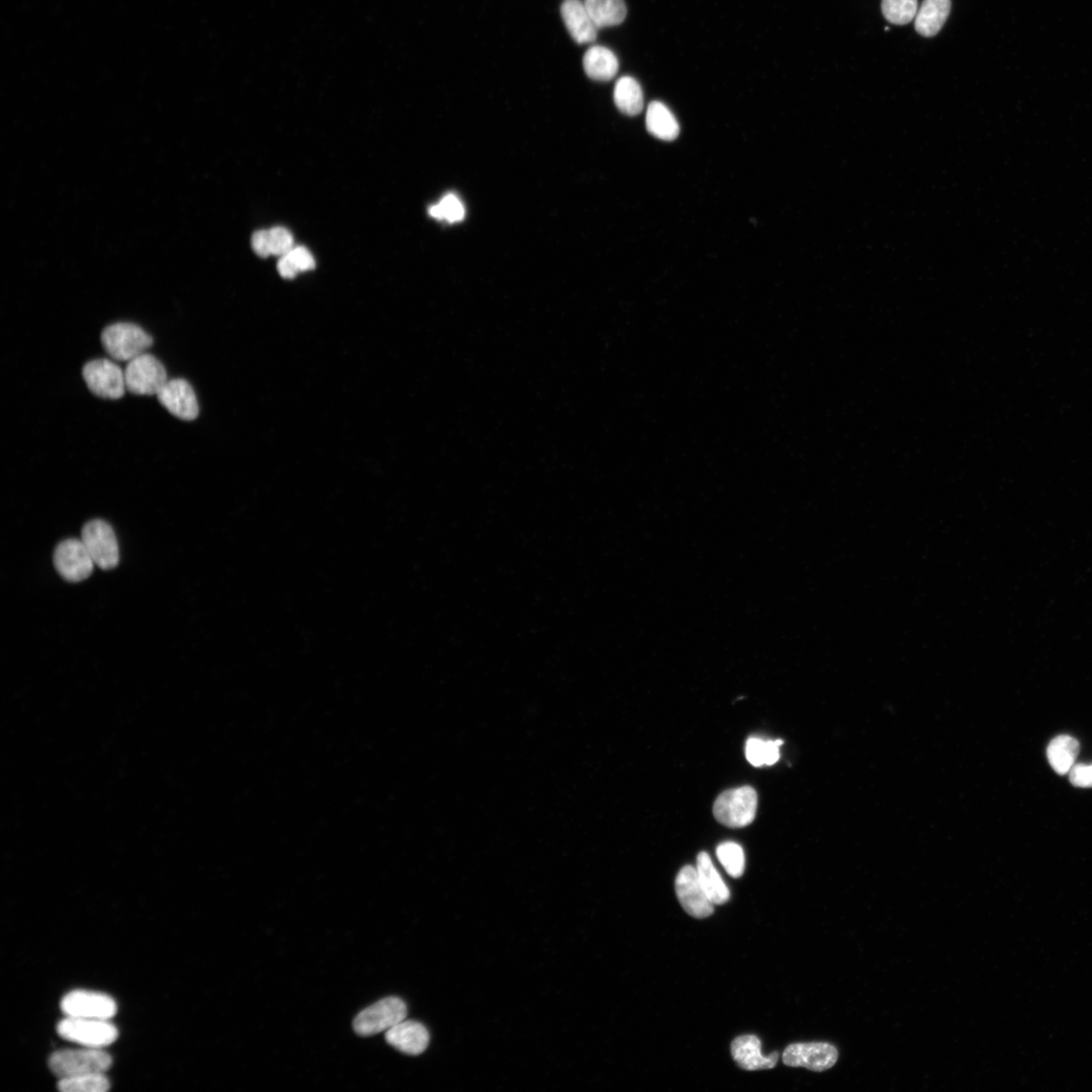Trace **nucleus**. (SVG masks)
<instances>
[{
	"label": "nucleus",
	"instance_id": "17",
	"mask_svg": "<svg viewBox=\"0 0 1092 1092\" xmlns=\"http://www.w3.org/2000/svg\"><path fill=\"white\" fill-rule=\"evenodd\" d=\"M586 74L596 82H610L618 74L620 63L617 55L603 46H593L583 58Z\"/></svg>",
	"mask_w": 1092,
	"mask_h": 1092
},
{
	"label": "nucleus",
	"instance_id": "28",
	"mask_svg": "<svg viewBox=\"0 0 1092 1092\" xmlns=\"http://www.w3.org/2000/svg\"><path fill=\"white\" fill-rule=\"evenodd\" d=\"M431 216L437 220H445L448 223H458L464 220L466 211L460 198L454 194L445 195L440 204L429 209Z\"/></svg>",
	"mask_w": 1092,
	"mask_h": 1092
},
{
	"label": "nucleus",
	"instance_id": "19",
	"mask_svg": "<svg viewBox=\"0 0 1092 1092\" xmlns=\"http://www.w3.org/2000/svg\"><path fill=\"white\" fill-rule=\"evenodd\" d=\"M699 881L704 889L706 896L714 905H723L729 901L730 893L720 876V873L714 867L708 853L702 851L698 857L697 866Z\"/></svg>",
	"mask_w": 1092,
	"mask_h": 1092
},
{
	"label": "nucleus",
	"instance_id": "11",
	"mask_svg": "<svg viewBox=\"0 0 1092 1092\" xmlns=\"http://www.w3.org/2000/svg\"><path fill=\"white\" fill-rule=\"evenodd\" d=\"M674 888L679 902L689 916L703 920L713 915L714 904L702 888L697 868L690 865L683 867L674 882Z\"/></svg>",
	"mask_w": 1092,
	"mask_h": 1092
},
{
	"label": "nucleus",
	"instance_id": "5",
	"mask_svg": "<svg viewBox=\"0 0 1092 1092\" xmlns=\"http://www.w3.org/2000/svg\"><path fill=\"white\" fill-rule=\"evenodd\" d=\"M406 1017V1003L398 998H388L363 1010L355 1018L353 1028L356 1034L368 1037L390 1029Z\"/></svg>",
	"mask_w": 1092,
	"mask_h": 1092
},
{
	"label": "nucleus",
	"instance_id": "20",
	"mask_svg": "<svg viewBox=\"0 0 1092 1092\" xmlns=\"http://www.w3.org/2000/svg\"><path fill=\"white\" fill-rule=\"evenodd\" d=\"M648 131L663 141H673L679 136L680 127L676 116L660 102L649 104L646 116Z\"/></svg>",
	"mask_w": 1092,
	"mask_h": 1092
},
{
	"label": "nucleus",
	"instance_id": "3",
	"mask_svg": "<svg viewBox=\"0 0 1092 1092\" xmlns=\"http://www.w3.org/2000/svg\"><path fill=\"white\" fill-rule=\"evenodd\" d=\"M758 796L750 786L731 789L721 794L713 806L714 817L725 826L745 827L756 818Z\"/></svg>",
	"mask_w": 1092,
	"mask_h": 1092
},
{
	"label": "nucleus",
	"instance_id": "27",
	"mask_svg": "<svg viewBox=\"0 0 1092 1092\" xmlns=\"http://www.w3.org/2000/svg\"><path fill=\"white\" fill-rule=\"evenodd\" d=\"M717 855L728 876L740 878L745 872V853L743 848L732 842H725L719 846Z\"/></svg>",
	"mask_w": 1092,
	"mask_h": 1092
},
{
	"label": "nucleus",
	"instance_id": "4",
	"mask_svg": "<svg viewBox=\"0 0 1092 1092\" xmlns=\"http://www.w3.org/2000/svg\"><path fill=\"white\" fill-rule=\"evenodd\" d=\"M63 1039L88 1048L103 1049L118 1037L116 1028L106 1020L66 1017L57 1026Z\"/></svg>",
	"mask_w": 1092,
	"mask_h": 1092
},
{
	"label": "nucleus",
	"instance_id": "7",
	"mask_svg": "<svg viewBox=\"0 0 1092 1092\" xmlns=\"http://www.w3.org/2000/svg\"><path fill=\"white\" fill-rule=\"evenodd\" d=\"M82 541L98 568L112 570L118 565L120 551L114 531L108 522L95 520L87 523Z\"/></svg>",
	"mask_w": 1092,
	"mask_h": 1092
},
{
	"label": "nucleus",
	"instance_id": "30",
	"mask_svg": "<svg viewBox=\"0 0 1092 1092\" xmlns=\"http://www.w3.org/2000/svg\"><path fill=\"white\" fill-rule=\"evenodd\" d=\"M1070 782L1076 787L1092 788V765L1079 764L1069 772Z\"/></svg>",
	"mask_w": 1092,
	"mask_h": 1092
},
{
	"label": "nucleus",
	"instance_id": "31",
	"mask_svg": "<svg viewBox=\"0 0 1092 1092\" xmlns=\"http://www.w3.org/2000/svg\"><path fill=\"white\" fill-rule=\"evenodd\" d=\"M289 256L292 258V261L300 272H305L315 268L316 265L314 257L311 252L305 247L293 248L289 253Z\"/></svg>",
	"mask_w": 1092,
	"mask_h": 1092
},
{
	"label": "nucleus",
	"instance_id": "12",
	"mask_svg": "<svg viewBox=\"0 0 1092 1092\" xmlns=\"http://www.w3.org/2000/svg\"><path fill=\"white\" fill-rule=\"evenodd\" d=\"M838 1050L827 1043H798L788 1046L783 1054V1062L790 1067H804L811 1071L823 1072L837 1063Z\"/></svg>",
	"mask_w": 1092,
	"mask_h": 1092
},
{
	"label": "nucleus",
	"instance_id": "2",
	"mask_svg": "<svg viewBox=\"0 0 1092 1092\" xmlns=\"http://www.w3.org/2000/svg\"><path fill=\"white\" fill-rule=\"evenodd\" d=\"M102 343L113 360L131 362L146 353L153 344V339L136 324L116 323L104 330Z\"/></svg>",
	"mask_w": 1092,
	"mask_h": 1092
},
{
	"label": "nucleus",
	"instance_id": "33",
	"mask_svg": "<svg viewBox=\"0 0 1092 1092\" xmlns=\"http://www.w3.org/2000/svg\"><path fill=\"white\" fill-rule=\"evenodd\" d=\"M277 269H279V272L284 277V279L287 280L294 279L295 275L300 272L292 261V258L289 256V254L281 258L279 265H277Z\"/></svg>",
	"mask_w": 1092,
	"mask_h": 1092
},
{
	"label": "nucleus",
	"instance_id": "6",
	"mask_svg": "<svg viewBox=\"0 0 1092 1092\" xmlns=\"http://www.w3.org/2000/svg\"><path fill=\"white\" fill-rule=\"evenodd\" d=\"M167 381L165 366L149 353L136 357L125 369L126 388L134 394L157 395Z\"/></svg>",
	"mask_w": 1092,
	"mask_h": 1092
},
{
	"label": "nucleus",
	"instance_id": "24",
	"mask_svg": "<svg viewBox=\"0 0 1092 1092\" xmlns=\"http://www.w3.org/2000/svg\"><path fill=\"white\" fill-rule=\"evenodd\" d=\"M783 741L764 742L760 739L750 738L746 746L748 761L754 767L776 764L780 758L779 747Z\"/></svg>",
	"mask_w": 1092,
	"mask_h": 1092
},
{
	"label": "nucleus",
	"instance_id": "10",
	"mask_svg": "<svg viewBox=\"0 0 1092 1092\" xmlns=\"http://www.w3.org/2000/svg\"><path fill=\"white\" fill-rule=\"evenodd\" d=\"M54 565L65 580L77 583L89 577L95 564L83 541L71 539L56 547Z\"/></svg>",
	"mask_w": 1092,
	"mask_h": 1092
},
{
	"label": "nucleus",
	"instance_id": "29",
	"mask_svg": "<svg viewBox=\"0 0 1092 1092\" xmlns=\"http://www.w3.org/2000/svg\"><path fill=\"white\" fill-rule=\"evenodd\" d=\"M269 241L271 255L285 256L293 249L292 235L284 227L269 230Z\"/></svg>",
	"mask_w": 1092,
	"mask_h": 1092
},
{
	"label": "nucleus",
	"instance_id": "16",
	"mask_svg": "<svg viewBox=\"0 0 1092 1092\" xmlns=\"http://www.w3.org/2000/svg\"><path fill=\"white\" fill-rule=\"evenodd\" d=\"M561 14L575 43L588 44L597 38L599 29L594 24L581 0H565L561 7Z\"/></svg>",
	"mask_w": 1092,
	"mask_h": 1092
},
{
	"label": "nucleus",
	"instance_id": "32",
	"mask_svg": "<svg viewBox=\"0 0 1092 1092\" xmlns=\"http://www.w3.org/2000/svg\"><path fill=\"white\" fill-rule=\"evenodd\" d=\"M252 248L257 255L261 257H268L271 255L269 231H258L252 236Z\"/></svg>",
	"mask_w": 1092,
	"mask_h": 1092
},
{
	"label": "nucleus",
	"instance_id": "23",
	"mask_svg": "<svg viewBox=\"0 0 1092 1092\" xmlns=\"http://www.w3.org/2000/svg\"><path fill=\"white\" fill-rule=\"evenodd\" d=\"M614 102L627 115L641 114L645 105L642 87L633 77H622L614 88Z\"/></svg>",
	"mask_w": 1092,
	"mask_h": 1092
},
{
	"label": "nucleus",
	"instance_id": "21",
	"mask_svg": "<svg viewBox=\"0 0 1092 1092\" xmlns=\"http://www.w3.org/2000/svg\"><path fill=\"white\" fill-rule=\"evenodd\" d=\"M584 4L598 29L619 26L627 15L624 0H585Z\"/></svg>",
	"mask_w": 1092,
	"mask_h": 1092
},
{
	"label": "nucleus",
	"instance_id": "8",
	"mask_svg": "<svg viewBox=\"0 0 1092 1092\" xmlns=\"http://www.w3.org/2000/svg\"><path fill=\"white\" fill-rule=\"evenodd\" d=\"M83 374L89 391L99 398L117 400L125 394V371L110 360L89 362Z\"/></svg>",
	"mask_w": 1092,
	"mask_h": 1092
},
{
	"label": "nucleus",
	"instance_id": "14",
	"mask_svg": "<svg viewBox=\"0 0 1092 1092\" xmlns=\"http://www.w3.org/2000/svg\"><path fill=\"white\" fill-rule=\"evenodd\" d=\"M731 1056L740 1068L746 1071L769 1070L776 1066L779 1054L774 1052L770 1056L762 1054V1044L753 1035L740 1036L730 1046Z\"/></svg>",
	"mask_w": 1092,
	"mask_h": 1092
},
{
	"label": "nucleus",
	"instance_id": "26",
	"mask_svg": "<svg viewBox=\"0 0 1092 1092\" xmlns=\"http://www.w3.org/2000/svg\"><path fill=\"white\" fill-rule=\"evenodd\" d=\"M919 11L918 0H882V13L893 25L909 24Z\"/></svg>",
	"mask_w": 1092,
	"mask_h": 1092
},
{
	"label": "nucleus",
	"instance_id": "9",
	"mask_svg": "<svg viewBox=\"0 0 1092 1092\" xmlns=\"http://www.w3.org/2000/svg\"><path fill=\"white\" fill-rule=\"evenodd\" d=\"M62 1009L66 1017L109 1021L116 1014V1003L101 992L74 990L62 1002Z\"/></svg>",
	"mask_w": 1092,
	"mask_h": 1092
},
{
	"label": "nucleus",
	"instance_id": "18",
	"mask_svg": "<svg viewBox=\"0 0 1092 1092\" xmlns=\"http://www.w3.org/2000/svg\"><path fill=\"white\" fill-rule=\"evenodd\" d=\"M951 7V0H924L916 15L917 32L927 38L936 36L944 27Z\"/></svg>",
	"mask_w": 1092,
	"mask_h": 1092
},
{
	"label": "nucleus",
	"instance_id": "25",
	"mask_svg": "<svg viewBox=\"0 0 1092 1092\" xmlns=\"http://www.w3.org/2000/svg\"><path fill=\"white\" fill-rule=\"evenodd\" d=\"M58 1086L63 1092H105L111 1082L105 1074H92L62 1079Z\"/></svg>",
	"mask_w": 1092,
	"mask_h": 1092
},
{
	"label": "nucleus",
	"instance_id": "22",
	"mask_svg": "<svg viewBox=\"0 0 1092 1092\" xmlns=\"http://www.w3.org/2000/svg\"><path fill=\"white\" fill-rule=\"evenodd\" d=\"M1079 751L1078 740L1070 736H1059L1050 743L1047 756L1052 768L1059 775H1065L1076 765Z\"/></svg>",
	"mask_w": 1092,
	"mask_h": 1092
},
{
	"label": "nucleus",
	"instance_id": "15",
	"mask_svg": "<svg viewBox=\"0 0 1092 1092\" xmlns=\"http://www.w3.org/2000/svg\"><path fill=\"white\" fill-rule=\"evenodd\" d=\"M386 1040L402 1054L417 1056L427 1049L429 1032L420 1023L404 1020L387 1030Z\"/></svg>",
	"mask_w": 1092,
	"mask_h": 1092
},
{
	"label": "nucleus",
	"instance_id": "13",
	"mask_svg": "<svg viewBox=\"0 0 1092 1092\" xmlns=\"http://www.w3.org/2000/svg\"><path fill=\"white\" fill-rule=\"evenodd\" d=\"M157 398L173 416L185 421L196 419L200 412L195 393L186 380L167 381Z\"/></svg>",
	"mask_w": 1092,
	"mask_h": 1092
},
{
	"label": "nucleus",
	"instance_id": "1",
	"mask_svg": "<svg viewBox=\"0 0 1092 1092\" xmlns=\"http://www.w3.org/2000/svg\"><path fill=\"white\" fill-rule=\"evenodd\" d=\"M113 1059L103 1049L88 1048L59 1050L49 1059L53 1074L61 1079L105 1074Z\"/></svg>",
	"mask_w": 1092,
	"mask_h": 1092
}]
</instances>
